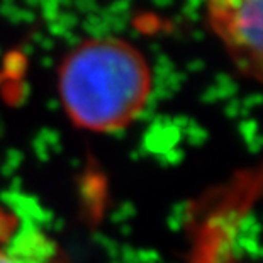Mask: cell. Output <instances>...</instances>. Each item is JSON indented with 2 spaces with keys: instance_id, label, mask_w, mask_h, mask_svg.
Instances as JSON below:
<instances>
[{
  "instance_id": "obj_1",
  "label": "cell",
  "mask_w": 263,
  "mask_h": 263,
  "mask_svg": "<svg viewBox=\"0 0 263 263\" xmlns=\"http://www.w3.org/2000/svg\"><path fill=\"white\" fill-rule=\"evenodd\" d=\"M153 75L144 54L121 37H90L65 54L58 95L75 127L95 134L124 129L148 105Z\"/></svg>"
},
{
  "instance_id": "obj_2",
  "label": "cell",
  "mask_w": 263,
  "mask_h": 263,
  "mask_svg": "<svg viewBox=\"0 0 263 263\" xmlns=\"http://www.w3.org/2000/svg\"><path fill=\"white\" fill-rule=\"evenodd\" d=\"M207 19L234 65L263 83V0H205Z\"/></svg>"
},
{
  "instance_id": "obj_3",
  "label": "cell",
  "mask_w": 263,
  "mask_h": 263,
  "mask_svg": "<svg viewBox=\"0 0 263 263\" xmlns=\"http://www.w3.org/2000/svg\"><path fill=\"white\" fill-rule=\"evenodd\" d=\"M0 263H66V258L41 228L0 212Z\"/></svg>"
}]
</instances>
